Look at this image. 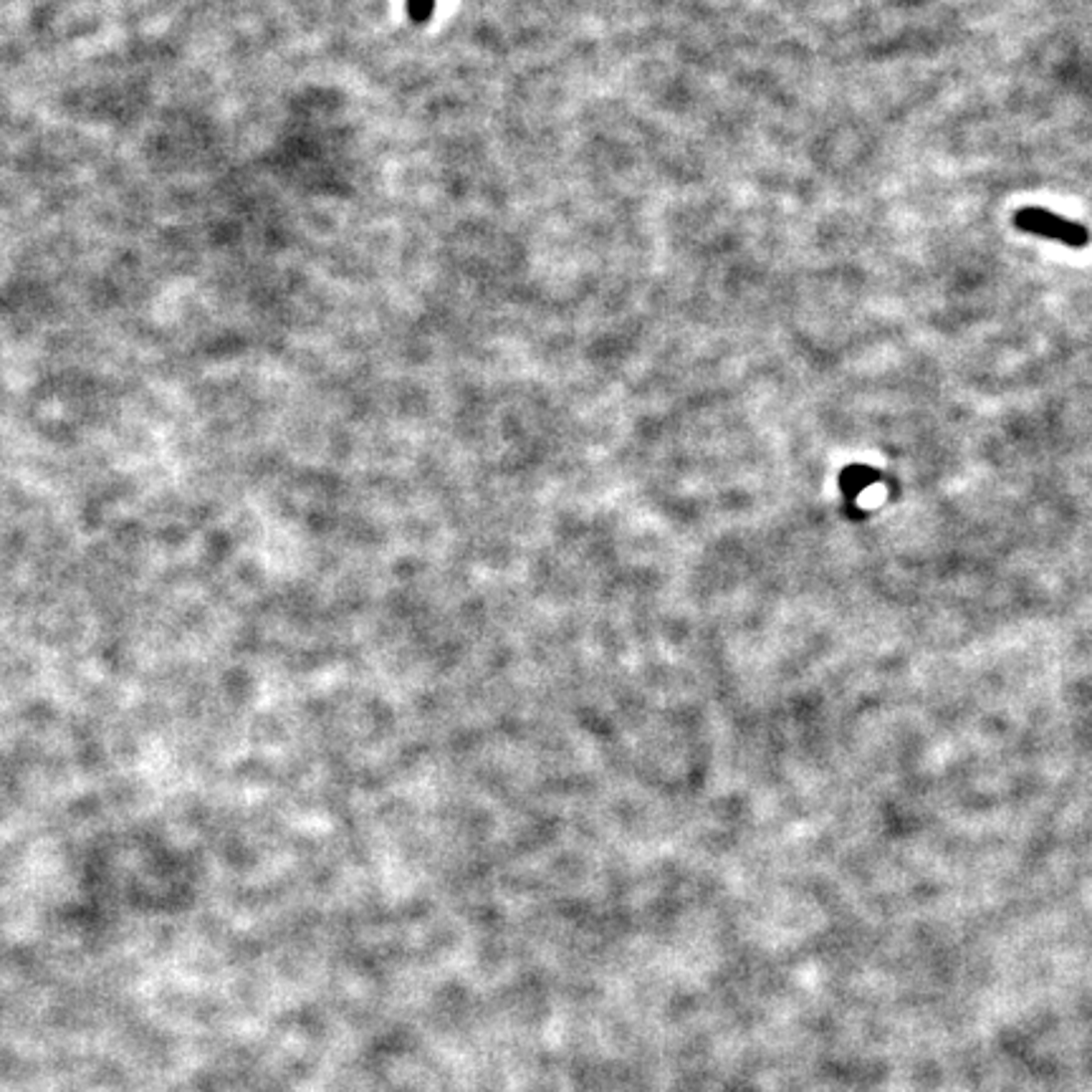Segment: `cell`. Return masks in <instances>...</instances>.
<instances>
[{"mask_svg":"<svg viewBox=\"0 0 1092 1092\" xmlns=\"http://www.w3.org/2000/svg\"><path fill=\"white\" fill-rule=\"evenodd\" d=\"M1014 226L1024 233H1032V236L1054 238V241L1065 243V246L1070 248H1085L1087 241H1090V233H1087L1080 223L1062 218V215H1054L1042 208L1019 210L1014 218Z\"/></svg>","mask_w":1092,"mask_h":1092,"instance_id":"6da1fadb","label":"cell"},{"mask_svg":"<svg viewBox=\"0 0 1092 1092\" xmlns=\"http://www.w3.org/2000/svg\"><path fill=\"white\" fill-rule=\"evenodd\" d=\"M407 18L415 26H425L435 13V0H407Z\"/></svg>","mask_w":1092,"mask_h":1092,"instance_id":"7a4b0ae2","label":"cell"}]
</instances>
